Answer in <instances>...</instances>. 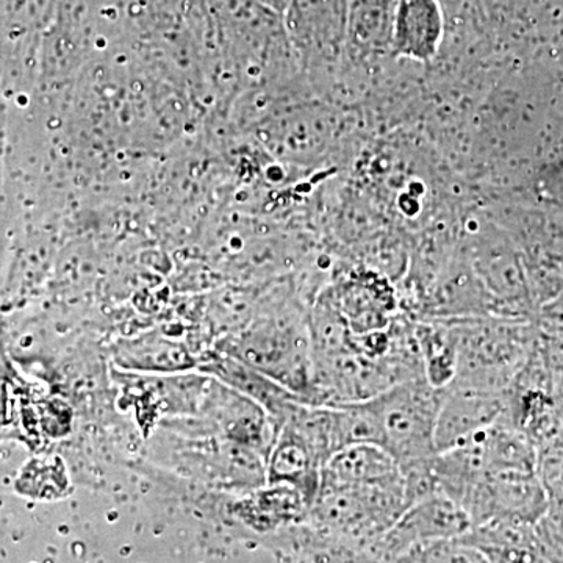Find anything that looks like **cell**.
Listing matches in <instances>:
<instances>
[{"label": "cell", "mask_w": 563, "mask_h": 563, "mask_svg": "<svg viewBox=\"0 0 563 563\" xmlns=\"http://www.w3.org/2000/svg\"><path fill=\"white\" fill-rule=\"evenodd\" d=\"M457 343L453 383L504 391L537 344L536 318L474 317L450 320Z\"/></svg>", "instance_id": "6da1fadb"}, {"label": "cell", "mask_w": 563, "mask_h": 563, "mask_svg": "<svg viewBox=\"0 0 563 563\" xmlns=\"http://www.w3.org/2000/svg\"><path fill=\"white\" fill-rule=\"evenodd\" d=\"M228 354L272 377L302 402L314 404L309 317L298 309L261 314L229 344Z\"/></svg>", "instance_id": "7a4b0ae2"}, {"label": "cell", "mask_w": 563, "mask_h": 563, "mask_svg": "<svg viewBox=\"0 0 563 563\" xmlns=\"http://www.w3.org/2000/svg\"><path fill=\"white\" fill-rule=\"evenodd\" d=\"M444 388L424 376L404 380L374 396L379 410L383 444L401 472L428 465L435 459V426Z\"/></svg>", "instance_id": "3957f363"}, {"label": "cell", "mask_w": 563, "mask_h": 563, "mask_svg": "<svg viewBox=\"0 0 563 563\" xmlns=\"http://www.w3.org/2000/svg\"><path fill=\"white\" fill-rule=\"evenodd\" d=\"M461 244L477 280L490 298L493 317L533 320L539 307L533 302L528 276L501 233L490 224H481L479 218H473L463 228Z\"/></svg>", "instance_id": "277c9868"}, {"label": "cell", "mask_w": 563, "mask_h": 563, "mask_svg": "<svg viewBox=\"0 0 563 563\" xmlns=\"http://www.w3.org/2000/svg\"><path fill=\"white\" fill-rule=\"evenodd\" d=\"M459 506L473 526L504 518L537 525L550 507L547 492L536 472L488 473L462 496Z\"/></svg>", "instance_id": "5b68a950"}, {"label": "cell", "mask_w": 563, "mask_h": 563, "mask_svg": "<svg viewBox=\"0 0 563 563\" xmlns=\"http://www.w3.org/2000/svg\"><path fill=\"white\" fill-rule=\"evenodd\" d=\"M350 0H290L284 13L288 43L302 60L321 65L346 49Z\"/></svg>", "instance_id": "8992f818"}, {"label": "cell", "mask_w": 563, "mask_h": 563, "mask_svg": "<svg viewBox=\"0 0 563 563\" xmlns=\"http://www.w3.org/2000/svg\"><path fill=\"white\" fill-rule=\"evenodd\" d=\"M472 518L450 496L435 490L413 503L385 533L379 562H398L399 555L418 543L454 539L472 529Z\"/></svg>", "instance_id": "52a82bcc"}, {"label": "cell", "mask_w": 563, "mask_h": 563, "mask_svg": "<svg viewBox=\"0 0 563 563\" xmlns=\"http://www.w3.org/2000/svg\"><path fill=\"white\" fill-rule=\"evenodd\" d=\"M331 295L352 333L380 331L401 312L390 277L377 269L358 268L340 277Z\"/></svg>", "instance_id": "ba28073f"}, {"label": "cell", "mask_w": 563, "mask_h": 563, "mask_svg": "<svg viewBox=\"0 0 563 563\" xmlns=\"http://www.w3.org/2000/svg\"><path fill=\"white\" fill-rule=\"evenodd\" d=\"M506 409L504 391L448 385L435 426L437 453L453 450L490 428Z\"/></svg>", "instance_id": "9c48e42d"}, {"label": "cell", "mask_w": 563, "mask_h": 563, "mask_svg": "<svg viewBox=\"0 0 563 563\" xmlns=\"http://www.w3.org/2000/svg\"><path fill=\"white\" fill-rule=\"evenodd\" d=\"M446 27V13L439 0H396L390 54L428 65L442 49Z\"/></svg>", "instance_id": "30bf717a"}, {"label": "cell", "mask_w": 563, "mask_h": 563, "mask_svg": "<svg viewBox=\"0 0 563 563\" xmlns=\"http://www.w3.org/2000/svg\"><path fill=\"white\" fill-rule=\"evenodd\" d=\"M322 463L290 422H284L266 461V484H287L312 507L320 492Z\"/></svg>", "instance_id": "8fae6325"}, {"label": "cell", "mask_w": 563, "mask_h": 563, "mask_svg": "<svg viewBox=\"0 0 563 563\" xmlns=\"http://www.w3.org/2000/svg\"><path fill=\"white\" fill-rule=\"evenodd\" d=\"M487 562H548L537 525L520 520H496L472 526L461 536Z\"/></svg>", "instance_id": "7c38bea8"}, {"label": "cell", "mask_w": 563, "mask_h": 563, "mask_svg": "<svg viewBox=\"0 0 563 563\" xmlns=\"http://www.w3.org/2000/svg\"><path fill=\"white\" fill-rule=\"evenodd\" d=\"M401 474L398 462L385 448L374 443H355L336 451L325 462L320 488L387 483Z\"/></svg>", "instance_id": "4fadbf2b"}, {"label": "cell", "mask_w": 563, "mask_h": 563, "mask_svg": "<svg viewBox=\"0 0 563 563\" xmlns=\"http://www.w3.org/2000/svg\"><path fill=\"white\" fill-rule=\"evenodd\" d=\"M302 493L287 484H263L240 503V517L257 532H276L309 517Z\"/></svg>", "instance_id": "5bb4252c"}, {"label": "cell", "mask_w": 563, "mask_h": 563, "mask_svg": "<svg viewBox=\"0 0 563 563\" xmlns=\"http://www.w3.org/2000/svg\"><path fill=\"white\" fill-rule=\"evenodd\" d=\"M415 335L421 352L422 369L428 383L446 388L457 369V343L453 322L415 318Z\"/></svg>", "instance_id": "9a60e30c"}, {"label": "cell", "mask_w": 563, "mask_h": 563, "mask_svg": "<svg viewBox=\"0 0 563 563\" xmlns=\"http://www.w3.org/2000/svg\"><path fill=\"white\" fill-rule=\"evenodd\" d=\"M398 562L485 563L487 561L476 548L463 542L461 537H454V539L413 544L399 555Z\"/></svg>", "instance_id": "2e32d148"}, {"label": "cell", "mask_w": 563, "mask_h": 563, "mask_svg": "<svg viewBox=\"0 0 563 563\" xmlns=\"http://www.w3.org/2000/svg\"><path fill=\"white\" fill-rule=\"evenodd\" d=\"M536 473L550 504L563 501V432L537 446Z\"/></svg>", "instance_id": "e0dca14e"}, {"label": "cell", "mask_w": 563, "mask_h": 563, "mask_svg": "<svg viewBox=\"0 0 563 563\" xmlns=\"http://www.w3.org/2000/svg\"><path fill=\"white\" fill-rule=\"evenodd\" d=\"M548 562H563V501L550 504L548 512L537 523Z\"/></svg>", "instance_id": "ac0fdd59"}, {"label": "cell", "mask_w": 563, "mask_h": 563, "mask_svg": "<svg viewBox=\"0 0 563 563\" xmlns=\"http://www.w3.org/2000/svg\"><path fill=\"white\" fill-rule=\"evenodd\" d=\"M439 2L442 3L446 20L450 22L451 18L455 20V18L461 16L463 10H465L466 0H439Z\"/></svg>", "instance_id": "d6986e66"}, {"label": "cell", "mask_w": 563, "mask_h": 563, "mask_svg": "<svg viewBox=\"0 0 563 563\" xmlns=\"http://www.w3.org/2000/svg\"><path fill=\"white\" fill-rule=\"evenodd\" d=\"M258 3H262L266 9L274 11V13L279 14L282 20H284L285 10H287L288 2L290 0H257Z\"/></svg>", "instance_id": "ffe728a7"}]
</instances>
